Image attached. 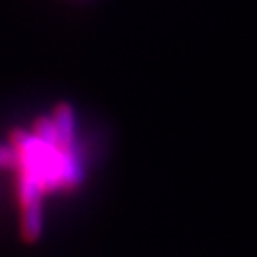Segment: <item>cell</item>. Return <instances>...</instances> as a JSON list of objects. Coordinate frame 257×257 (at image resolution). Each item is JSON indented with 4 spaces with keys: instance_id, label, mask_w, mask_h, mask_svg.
I'll return each instance as SVG.
<instances>
[{
    "instance_id": "obj_2",
    "label": "cell",
    "mask_w": 257,
    "mask_h": 257,
    "mask_svg": "<svg viewBox=\"0 0 257 257\" xmlns=\"http://www.w3.org/2000/svg\"><path fill=\"white\" fill-rule=\"evenodd\" d=\"M22 237L27 243L36 241L41 234V204L22 209Z\"/></svg>"
},
{
    "instance_id": "obj_1",
    "label": "cell",
    "mask_w": 257,
    "mask_h": 257,
    "mask_svg": "<svg viewBox=\"0 0 257 257\" xmlns=\"http://www.w3.org/2000/svg\"><path fill=\"white\" fill-rule=\"evenodd\" d=\"M54 131H56V149L59 152H73V111L68 104H59L54 111Z\"/></svg>"
},
{
    "instance_id": "obj_3",
    "label": "cell",
    "mask_w": 257,
    "mask_h": 257,
    "mask_svg": "<svg viewBox=\"0 0 257 257\" xmlns=\"http://www.w3.org/2000/svg\"><path fill=\"white\" fill-rule=\"evenodd\" d=\"M34 138L40 140L41 143L56 147V131H54V123L50 118H40L34 123Z\"/></svg>"
},
{
    "instance_id": "obj_4",
    "label": "cell",
    "mask_w": 257,
    "mask_h": 257,
    "mask_svg": "<svg viewBox=\"0 0 257 257\" xmlns=\"http://www.w3.org/2000/svg\"><path fill=\"white\" fill-rule=\"evenodd\" d=\"M16 154L13 149H4L0 147V168H16Z\"/></svg>"
}]
</instances>
